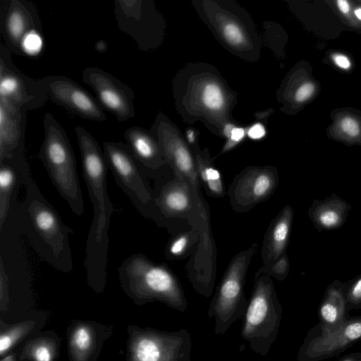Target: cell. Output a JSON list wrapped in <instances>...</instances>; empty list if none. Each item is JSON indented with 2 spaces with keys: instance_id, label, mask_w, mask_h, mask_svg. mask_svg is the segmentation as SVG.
<instances>
[{
  "instance_id": "836d02e7",
  "label": "cell",
  "mask_w": 361,
  "mask_h": 361,
  "mask_svg": "<svg viewBox=\"0 0 361 361\" xmlns=\"http://www.w3.org/2000/svg\"><path fill=\"white\" fill-rule=\"evenodd\" d=\"M223 33L228 41L233 44H240L244 41V37L238 26L233 23H228L223 27Z\"/></svg>"
},
{
  "instance_id": "7c38bea8",
  "label": "cell",
  "mask_w": 361,
  "mask_h": 361,
  "mask_svg": "<svg viewBox=\"0 0 361 361\" xmlns=\"http://www.w3.org/2000/svg\"><path fill=\"white\" fill-rule=\"evenodd\" d=\"M142 333L134 348L135 361H190L192 339L187 329Z\"/></svg>"
},
{
  "instance_id": "d6986e66",
  "label": "cell",
  "mask_w": 361,
  "mask_h": 361,
  "mask_svg": "<svg viewBox=\"0 0 361 361\" xmlns=\"http://www.w3.org/2000/svg\"><path fill=\"white\" fill-rule=\"evenodd\" d=\"M345 286L336 279L326 288L318 308L319 322L312 327L320 332H330L341 327L347 317Z\"/></svg>"
},
{
  "instance_id": "8fae6325",
  "label": "cell",
  "mask_w": 361,
  "mask_h": 361,
  "mask_svg": "<svg viewBox=\"0 0 361 361\" xmlns=\"http://www.w3.org/2000/svg\"><path fill=\"white\" fill-rule=\"evenodd\" d=\"M82 81L94 92L102 108L121 122L135 116L133 90L110 73L99 67H87L82 73Z\"/></svg>"
},
{
  "instance_id": "1f68e13d",
  "label": "cell",
  "mask_w": 361,
  "mask_h": 361,
  "mask_svg": "<svg viewBox=\"0 0 361 361\" xmlns=\"http://www.w3.org/2000/svg\"><path fill=\"white\" fill-rule=\"evenodd\" d=\"M42 46L41 33L33 32L24 39L23 49L25 55H37Z\"/></svg>"
},
{
  "instance_id": "60d3db41",
  "label": "cell",
  "mask_w": 361,
  "mask_h": 361,
  "mask_svg": "<svg viewBox=\"0 0 361 361\" xmlns=\"http://www.w3.org/2000/svg\"><path fill=\"white\" fill-rule=\"evenodd\" d=\"M3 361H13V357L12 356H8V357H6Z\"/></svg>"
},
{
  "instance_id": "30bf717a",
  "label": "cell",
  "mask_w": 361,
  "mask_h": 361,
  "mask_svg": "<svg viewBox=\"0 0 361 361\" xmlns=\"http://www.w3.org/2000/svg\"><path fill=\"white\" fill-rule=\"evenodd\" d=\"M361 341V317L348 318L338 329L320 332L312 328L300 345L298 361H321L335 357Z\"/></svg>"
},
{
  "instance_id": "e0dca14e",
  "label": "cell",
  "mask_w": 361,
  "mask_h": 361,
  "mask_svg": "<svg viewBox=\"0 0 361 361\" xmlns=\"http://www.w3.org/2000/svg\"><path fill=\"white\" fill-rule=\"evenodd\" d=\"M32 176L25 154L0 160V226L8 216L20 185Z\"/></svg>"
},
{
  "instance_id": "52a82bcc",
  "label": "cell",
  "mask_w": 361,
  "mask_h": 361,
  "mask_svg": "<svg viewBox=\"0 0 361 361\" xmlns=\"http://www.w3.org/2000/svg\"><path fill=\"white\" fill-rule=\"evenodd\" d=\"M102 149L116 184L142 215L153 216L158 211L152 192L128 146L122 142L106 141Z\"/></svg>"
},
{
  "instance_id": "603a6c76",
  "label": "cell",
  "mask_w": 361,
  "mask_h": 361,
  "mask_svg": "<svg viewBox=\"0 0 361 361\" xmlns=\"http://www.w3.org/2000/svg\"><path fill=\"white\" fill-rule=\"evenodd\" d=\"M331 123L326 129L329 139L348 147H361V110L345 106L330 113Z\"/></svg>"
},
{
  "instance_id": "277c9868",
  "label": "cell",
  "mask_w": 361,
  "mask_h": 361,
  "mask_svg": "<svg viewBox=\"0 0 361 361\" xmlns=\"http://www.w3.org/2000/svg\"><path fill=\"white\" fill-rule=\"evenodd\" d=\"M43 126L44 139L39 158L61 197L72 212L80 216L84 212V200L69 139L51 113L44 116Z\"/></svg>"
},
{
  "instance_id": "9a60e30c",
  "label": "cell",
  "mask_w": 361,
  "mask_h": 361,
  "mask_svg": "<svg viewBox=\"0 0 361 361\" xmlns=\"http://www.w3.org/2000/svg\"><path fill=\"white\" fill-rule=\"evenodd\" d=\"M114 13L118 28L132 37L137 47L145 51L152 47L154 12L147 1L115 0Z\"/></svg>"
},
{
  "instance_id": "5bb4252c",
  "label": "cell",
  "mask_w": 361,
  "mask_h": 361,
  "mask_svg": "<svg viewBox=\"0 0 361 361\" xmlns=\"http://www.w3.org/2000/svg\"><path fill=\"white\" fill-rule=\"evenodd\" d=\"M49 94L55 104L84 119L106 120L99 102L85 88L72 79L59 75L42 78Z\"/></svg>"
},
{
  "instance_id": "ba28073f",
  "label": "cell",
  "mask_w": 361,
  "mask_h": 361,
  "mask_svg": "<svg viewBox=\"0 0 361 361\" xmlns=\"http://www.w3.org/2000/svg\"><path fill=\"white\" fill-rule=\"evenodd\" d=\"M0 97L23 111L42 108L49 99L46 85L42 78H32L21 72L13 63L11 50L0 44Z\"/></svg>"
},
{
  "instance_id": "83f0119b",
  "label": "cell",
  "mask_w": 361,
  "mask_h": 361,
  "mask_svg": "<svg viewBox=\"0 0 361 361\" xmlns=\"http://www.w3.org/2000/svg\"><path fill=\"white\" fill-rule=\"evenodd\" d=\"M201 98L203 105L210 111H219L224 104V94L221 89L212 82L204 85Z\"/></svg>"
},
{
  "instance_id": "d4e9b609",
  "label": "cell",
  "mask_w": 361,
  "mask_h": 361,
  "mask_svg": "<svg viewBox=\"0 0 361 361\" xmlns=\"http://www.w3.org/2000/svg\"><path fill=\"white\" fill-rule=\"evenodd\" d=\"M195 163L199 178L207 195L214 197H224L226 189L222 176L212 161L197 156Z\"/></svg>"
},
{
  "instance_id": "8d00e7d4",
  "label": "cell",
  "mask_w": 361,
  "mask_h": 361,
  "mask_svg": "<svg viewBox=\"0 0 361 361\" xmlns=\"http://www.w3.org/2000/svg\"><path fill=\"white\" fill-rule=\"evenodd\" d=\"M264 134L265 130L259 123L252 126L248 131V135L252 139H259L262 137Z\"/></svg>"
},
{
  "instance_id": "f35d334b",
  "label": "cell",
  "mask_w": 361,
  "mask_h": 361,
  "mask_svg": "<svg viewBox=\"0 0 361 361\" xmlns=\"http://www.w3.org/2000/svg\"><path fill=\"white\" fill-rule=\"evenodd\" d=\"M94 47L97 51L104 52L107 49V44L104 40L101 39L95 43Z\"/></svg>"
},
{
  "instance_id": "7402d4cb",
  "label": "cell",
  "mask_w": 361,
  "mask_h": 361,
  "mask_svg": "<svg viewBox=\"0 0 361 361\" xmlns=\"http://www.w3.org/2000/svg\"><path fill=\"white\" fill-rule=\"evenodd\" d=\"M351 205L335 193L324 200L314 199L307 214L317 231H333L345 223Z\"/></svg>"
},
{
  "instance_id": "d6a6232c",
  "label": "cell",
  "mask_w": 361,
  "mask_h": 361,
  "mask_svg": "<svg viewBox=\"0 0 361 361\" xmlns=\"http://www.w3.org/2000/svg\"><path fill=\"white\" fill-rule=\"evenodd\" d=\"M91 335L85 328L78 329L73 336L74 346L82 351L87 350L91 345Z\"/></svg>"
},
{
  "instance_id": "2e32d148",
  "label": "cell",
  "mask_w": 361,
  "mask_h": 361,
  "mask_svg": "<svg viewBox=\"0 0 361 361\" xmlns=\"http://www.w3.org/2000/svg\"><path fill=\"white\" fill-rule=\"evenodd\" d=\"M26 112L0 97V160L23 155Z\"/></svg>"
},
{
  "instance_id": "5b68a950",
  "label": "cell",
  "mask_w": 361,
  "mask_h": 361,
  "mask_svg": "<svg viewBox=\"0 0 361 361\" xmlns=\"http://www.w3.org/2000/svg\"><path fill=\"white\" fill-rule=\"evenodd\" d=\"M282 307L271 277L255 273L254 284L243 316L241 336L252 352L266 356L280 329Z\"/></svg>"
},
{
  "instance_id": "44dd1931",
  "label": "cell",
  "mask_w": 361,
  "mask_h": 361,
  "mask_svg": "<svg viewBox=\"0 0 361 361\" xmlns=\"http://www.w3.org/2000/svg\"><path fill=\"white\" fill-rule=\"evenodd\" d=\"M154 200L158 213L166 218L185 217L195 207L189 186L176 177L161 187Z\"/></svg>"
},
{
  "instance_id": "484cf974",
  "label": "cell",
  "mask_w": 361,
  "mask_h": 361,
  "mask_svg": "<svg viewBox=\"0 0 361 361\" xmlns=\"http://www.w3.org/2000/svg\"><path fill=\"white\" fill-rule=\"evenodd\" d=\"M326 2L348 28L361 34V23L353 14L352 1L329 0Z\"/></svg>"
},
{
  "instance_id": "8992f818",
  "label": "cell",
  "mask_w": 361,
  "mask_h": 361,
  "mask_svg": "<svg viewBox=\"0 0 361 361\" xmlns=\"http://www.w3.org/2000/svg\"><path fill=\"white\" fill-rule=\"evenodd\" d=\"M257 247V243H253L247 250L236 254L216 288L207 312L208 317L214 319L216 335L224 334L245 313L247 306L244 293L245 278Z\"/></svg>"
},
{
  "instance_id": "4fadbf2b",
  "label": "cell",
  "mask_w": 361,
  "mask_h": 361,
  "mask_svg": "<svg viewBox=\"0 0 361 361\" xmlns=\"http://www.w3.org/2000/svg\"><path fill=\"white\" fill-rule=\"evenodd\" d=\"M0 32L11 52L23 56V44L33 32L42 33V23L35 6L26 0H5L1 4Z\"/></svg>"
},
{
  "instance_id": "ac0fdd59",
  "label": "cell",
  "mask_w": 361,
  "mask_h": 361,
  "mask_svg": "<svg viewBox=\"0 0 361 361\" xmlns=\"http://www.w3.org/2000/svg\"><path fill=\"white\" fill-rule=\"evenodd\" d=\"M322 91L320 82L314 77L307 61L298 63L291 72L286 88V97L292 112L297 113L316 99Z\"/></svg>"
},
{
  "instance_id": "f1b7e54d",
  "label": "cell",
  "mask_w": 361,
  "mask_h": 361,
  "mask_svg": "<svg viewBox=\"0 0 361 361\" xmlns=\"http://www.w3.org/2000/svg\"><path fill=\"white\" fill-rule=\"evenodd\" d=\"M289 270L290 262L287 253L285 252L274 263L269 266H262L256 273L264 274L283 281L288 275Z\"/></svg>"
},
{
  "instance_id": "d590c367",
  "label": "cell",
  "mask_w": 361,
  "mask_h": 361,
  "mask_svg": "<svg viewBox=\"0 0 361 361\" xmlns=\"http://www.w3.org/2000/svg\"><path fill=\"white\" fill-rule=\"evenodd\" d=\"M36 361H51V354L49 349L44 345L38 346L34 353Z\"/></svg>"
},
{
  "instance_id": "6da1fadb",
  "label": "cell",
  "mask_w": 361,
  "mask_h": 361,
  "mask_svg": "<svg viewBox=\"0 0 361 361\" xmlns=\"http://www.w3.org/2000/svg\"><path fill=\"white\" fill-rule=\"evenodd\" d=\"M80 152L82 176L93 207V219L88 232L85 268L88 284L94 290H103L107 276L109 229L116 209L107 190L109 169L103 149L85 128H75Z\"/></svg>"
},
{
  "instance_id": "9c48e42d",
  "label": "cell",
  "mask_w": 361,
  "mask_h": 361,
  "mask_svg": "<svg viewBox=\"0 0 361 361\" xmlns=\"http://www.w3.org/2000/svg\"><path fill=\"white\" fill-rule=\"evenodd\" d=\"M279 173L272 166H249L236 175L228 190L230 204L235 212H247L267 200L276 190Z\"/></svg>"
},
{
  "instance_id": "e575fe53",
  "label": "cell",
  "mask_w": 361,
  "mask_h": 361,
  "mask_svg": "<svg viewBox=\"0 0 361 361\" xmlns=\"http://www.w3.org/2000/svg\"><path fill=\"white\" fill-rule=\"evenodd\" d=\"M225 133L229 136L230 141L226 145L225 149H228L236 142L240 141L245 135V130L243 128H235L232 126H227L225 128Z\"/></svg>"
},
{
  "instance_id": "ab89813d",
  "label": "cell",
  "mask_w": 361,
  "mask_h": 361,
  "mask_svg": "<svg viewBox=\"0 0 361 361\" xmlns=\"http://www.w3.org/2000/svg\"><path fill=\"white\" fill-rule=\"evenodd\" d=\"M188 138L190 142H193L194 141V135H193L192 133H188Z\"/></svg>"
},
{
  "instance_id": "74e56055",
  "label": "cell",
  "mask_w": 361,
  "mask_h": 361,
  "mask_svg": "<svg viewBox=\"0 0 361 361\" xmlns=\"http://www.w3.org/2000/svg\"><path fill=\"white\" fill-rule=\"evenodd\" d=\"M337 361H361V351L341 356Z\"/></svg>"
},
{
  "instance_id": "f546056e",
  "label": "cell",
  "mask_w": 361,
  "mask_h": 361,
  "mask_svg": "<svg viewBox=\"0 0 361 361\" xmlns=\"http://www.w3.org/2000/svg\"><path fill=\"white\" fill-rule=\"evenodd\" d=\"M347 312L361 309V274L345 283Z\"/></svg>"
},
{
  "instance_id": "4dcf8cb0",
  "label": "cell",
  "mask_w": 361,
  "mask_h": 361,
  "mask_svg": "<svg viewBox=\"0 0 361 361\" xmlns=\"http://www.w3.org/2000/svg\"><path fill=\"white\" fill-rule=\"evenodd\" d=\"M194 234L183 233L174 238L167 247L166 254L169 258H178L184 255L194 241Z\"/></svg>"
},
{
  "instance_id": "b9f144b4",
  "label": "cell",
  "mask_w": 361,
  "mask_h": 361,
  "mask_svg": "<svg viewBox=\"0 0 361 361\" xmlns=\"http://www.w3.org/2000/svg\"><path fill=\"white\" fill-rule=\"evenodd\" d=\"M357 3H359L360 4H361V0H356Z\"/></svg>"
},
{
  "instance_id": "ffe728a7",
  "label": "cell",
  "mask_w": 361,
  "mask_h": 361,
  "mask_svg": "<svg viewBox=\"0 0 361 361\" xmlns=\"http://www.w3.org/2000/svg\"><path fill=\"white\" fill-rule=\"evenodd\" d=\"M294 212L291 206H284L271 221L265 233L262 247L263 266H269L286 252Z\"/></svg>"
},
{
  "instance_id": "4316f807",
  "label": "cell",
  "mask_w": 361,
  "mask_h": 361,
  "mask_svg": "<svg viewBox=\"0 0 361 361\" xmlns=\"http://www.w3.org/2000/svg\"><path fill=\"white\" fill-rule=\"evenodd\" d=\"M322 61L347 74L353 72L355 67L354 60L350 55L341 50L329 49L326 51Z\"/></svg>"
},
{
  "instance_id": "7a4b0ae2",
  "label": "cell",
  "mask_w": 361,
  "mask_h": 361,
  "mask_svg": "<svg viewBox=\"0 0 361 361\" xmlns=\"http://www.w3.org/2000/svg\"><path fill=\"white\" fill-rule=\"evenodd\" d=\"M23 185L25 195L16 209L21 233L43 261L58 271L70 272L73 262L69 237L73 231L43 196L32 177Z\"/></svg>"
},
{
  "instance_id": "3957f363",
  "label": "cell",
  "mask_w": 361,
  "mask_h": 361,
  "mask_svg": "<svg viewBox=\"0 0 361 361\" xmlns=\"http://www.w3.org/2000/svg\"><path fill=\"white\" fill-rule=\"evenodd\" d=\"M123 289L135 300H159L183 312L188 308L184 290L176 276L164 263H157L142 253L128 257L118 267Z\"/></svg>"
},
{
  "instance_id": "cb8c5ba5",
  "label": "cell",
  "mask_w": 361,
  "mask_h": 361,
  "mask_svg": "<svg viewBox=\"0 0 361 361\" xmlns=\"http://www.w3.org/2000/svg\"><path fill=\"white\" fill-rule=\"evenodd\" d=\"M124 137L142 170H156L166 163L158 140L149 132L133 126L126 129Z\"/></svg>"
}]
</instances>
